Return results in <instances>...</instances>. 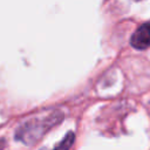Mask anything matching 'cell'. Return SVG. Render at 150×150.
<instances>
[{"instance_id":"obj_1","label":"cell","mask_w":150,"mask_h":150,"mask_svg":"<svg viewBox=\"0 0 150 150\" xmlns=\"http://www.w3.org/2000/svg\"><path fill=\"white\" fill-rule=\"evenodd\" d=\"M63 120V114L60 111H55L52 115L42 118V120H32L23 123L20 128H18L15 132V138L27 145H30L38 142L49 129L57 125Z\"/></svg>"},{"instance_id":"obj_2","label":"cell","mask_w":150,"mask_h":150,"mask_svg":"<svg viewBox=\"0 0 150 150\" xmlns=\"http://www.w3.org/2000/svg\"><path fill=\"white\" fill-rule=\"evenodd\" d=\"M130 43L135 49L144 50L150 47V23L141 25L131 35Z\"/></svg>"},{"instance_id":"obj_3","label":"cell","mask_w":150,"mask_h":150,"mask_svg":"<svg viewBox=\"0 0 150 150\" xmlns=\"http://www.w3.org/2000/svg\"><path fill=\"white\" fill-rule=\"evenodd\" d=\"M74 141H75V134H74L73 131H69V132L64 136V138H63L53 150H69L70 146L73 145Z\"/></svg>"},{"instance_id":"obj_4","label":"cell","mask_w":150,"mask_h":150,"mask_svg":"<svg viewBox=\"0 0 150 150\" xmlns=\"http://www.w3.org/2000/svg\"><path fill=\"white\" fill-rule=\"evenodd\" d=\"M4 145H5V141L4 139H0V150H2Z\"/></svg>"}]
</instances>
